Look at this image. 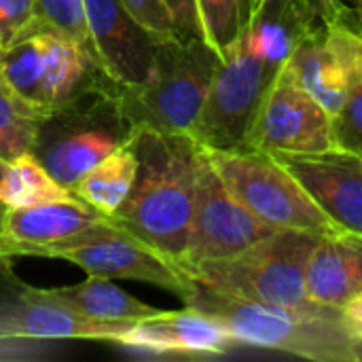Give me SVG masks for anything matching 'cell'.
<instances>
[{
    "mask_svg": "<svg viewBox=\"0 0 362 362\" xmlns=\"http://www.w3.org/2000/svg\"><path fill=\"white\" fill-rule=\"evenodd\" d=\"M246 148L269 155H314L335 148L333 115L297 81L288 59L261 102Z\"/></svg>",
    "mask_w": 362,
    "mask_h": 362,
    "instance_id": "obj_8",
    "label": "cell"
},
{
    "mask_svg": "<svg viewBox=\"0 0 362 362\" xmlns=\"http://www.w3.org/2000/svg\"><path fill=\"white\" fill-rule=\"evenodd\" d=\"M6 212H8V206L0 199V252H4L2 244H4V218H6Z\"/></svg>",
    "mask_w": 362,
    "mask_h": 362,
    "instance_id": "obj_32",
    "label": "cell"
},
{
    "mask_svg": "<svg viewBox=\"0 0 362 362\" xmlns=\"http://www.w3.org/2000/svg\"><path fill=\"white\" fill-rule=\"evenodd\" d=\"M362 25L354 8L299 40L288 64L297 81L335 115L358 74Z\"/></svg>",
    "mask_w": 362,
    "mask_h": 362,
    "instance_id": "obj_10",
    "label": "cell"
},
{
    "mask_svg": "<svg viewBox=\"0 0 362 362\" xmlns=\"http://www.w3.org/2000/svg\"><path fill=\"white\" fill-rule=\"evenodd\" d=\"M34 257L62 259L89 276L144 282L174 293L185 303L195 291V280L172 259L119 229L110 218L72 240L40 248Z\"/></svg>",
    "mask_w": 362,
    "mask_h": 362,
    "instance_id": "obj_7",
    "label": "cell"
},
{
    "mask_svg": "<svg viewBox=\"0 0 362 362\" xmlns=\"http://www.w3.org/2000/svg\"><path fill=\"white\" fill-rule=\"evenodd\" d=\"M274 231L278 229L255 216L229 193L202 146L193 218L180 267L187 269L191 265L233 257Z\"/></svg>",
    "mask_w": 362,
    "mask_h": 362,
    "instance_id": "obj_9",
    "label": "cell"
},
{
    "mask_svg": "<svg viewBox=\"0 0 362 362\" xmlns=\"http://www.w3.org/2000/svg\"><path fill=\"white\" fill-rule=\"evenodd\" d=\"M206 155L229 193L274 229L314 235L337 231L333 221L276 155L255 148H206Z\"/></svg>",
    "mask_w": 362,
    "mask_h": 362,
    "instance_id": "obj_5",
    "label": "cell"
},
{
    "mask_svg": "<svg viewBox=\"0 0 362 362\" xmlns=\"http://www.w3.org/2000/svg\"><path fill=\"white\" fill-rule=\"evenodd\" d=\"M6 180H8V161L4 157H0V199L4 202V193H6Z\"/></svg>",
    "mask_w": 362,
    "mask_h": 362,
    "instance_id": "obj_31",
    "label": "cell"
},
{
    "mask_svg": "<svg viewBox=\"0 0 362 362\" xmlns=\"http://www.w3.org/2000/svg\"><path fill=\"white\" fill-rule=\"evenodd\" d=\"M81 102L59 110L68 123H64L53 136L40 132L34 148V155L47 172L68 191H72L93 165L117 151L129 136V129L121 119H115L112 123L100 121V115L112 104V100L106 108L93 106L91 110L78 108Z\"/></svg>",
    "mask_w": 362,
    "mask_h": 362,
    "instance_id": "obj_11",
    "label": "cell"
},
{
    "mask_svg": "<svg viewBox=\"0 0 362 362\" xmlns=\"http://www.w3.org/2000/svg\"><path fill=\"white\" fill-rule=\"evenodd\" d=\"M362 293V235L337 229L318 235L305 263L308 301L344 310Z\"/></svg>",
    "mask_w": 362,
    "mask_h": 362,
    "instance_id": "obj_17",
    "label": "cell"
},
{
    "mask_svg": "<svg viewBox=\"0 0 362 362\" xmlns=\"http://www.w3.org/2000/svg\"><path fill=\"white\" fill-rule=\"evenodd\" d=\"M55 297L70 303L78 312L108 322H136L148 316L159 314L161 310L146 305L144 301L132 297L123 288L110 282L104 276H89L72 286L49 288Z\"/></svg>",
    "mask_w": 362,
    "mask_h": 362,
    "instance_id": "obj_19",
    "label": "cell"
},
{
    "mask_svg": "<svg viewBox=\"0 0 362 362\" xmlns=\"http://www.w3.org/2000/svg\"><path fill=\"white\" fill-rule=\"evenodd\" d=\"M335 148L362 157V78L354 76L344 106L333 115Z\"/></svg>",
    "mask_w": 362,
    "mask_h": 362,
    "instance_id": "obj_25",
    "label": "cell"
},
{
    "mask_svg": "<svg viewBox=\"0 0 362 362\" xmlns=\"http://www.w3.org/2000/svg\"><path fill=\"white\" fill-rule=\"evenodd\" d=\"M68 195L72 193L47 172V168L34 153H23L8 161V180L4 193V204L8 208L36 206Z\"/></svg>",
    "mask_w": 362,
    "mask_h": 362,
    "instance_id": "obj_22",
    "label": "cell"
},
{
    "mask_svg": "<svg viewBox=\"0 0 362 362\" xmlns=\"http://www.w3.org/2000/svg\"><path fill=\"white\" fill-rule=\"evenodd\" d=\"M206 42L225 57L242 38L255 15V0H195Z\"/></svg>",
    "mask_w": 362,
    "mask_h": 362,
    "instance_id": "obj_21",
    "label": "cell"
},
{
    "mask_svg": "<svg viewBox=\"0 0 362 362\" xmlns=\"http://www.w3.org/2000/svg\"><path fill=\"white\" fill-rule=\"evenodd\" d=\"M221 55L202 36L176 34L155 45L153 68L138 85H119L112 102L127 129L191 136Z\"/></svg>",
    "mask_w": 362,
    "mask_h": 362,
    "instance_id": "obj_3",
    "label": "cell"
},
{
    "mask_svg": "<svg viewBox=\"0 0 362 362\" xmlns=\"http://www.w3.org/2000/svg\"><path fill=\"white\" fill-rule=\"evenodd\" d=\"M138 174V157L129 144V138L123 140V144L112 151L108 157H104L98 165H93L74 187L70 193H74L78 199L102 212L104 216H112L119 206L127 199L134 180Z\"/></svg>",
    "mask_w": 362,
    "mask_h": 362,
    "instance_id": "obj_18",
    "label": "cell"
},
{
    "mask_svg": "<svg viewBox=\"0 0 362 362\" xmlns=\"http://www.w3.org/2000/svg\"><path fill=\"white\" fill-rule=\"evenodd\" d=\"M127 138L138 157V174L110 221L180 265L193 218L202 144L187 134L146 127L132 129Z\"/></svg>",
    "mask_w": 362,
    "mask_h": 362,
    "instance_id": "obj_1",
    "label": "cell"
},
{
    "mask_svg": "<svg viewBox=\"0 0 362 362\" xmlns=\"http://www.w3.org/2000/svg\"><path fill=\"white\" fill-rule=\"evenodd\" d=\"M235 344L218 320L187 305L136 320L117 346L151 356H223Z\"/></svg>",
    "mask_w": 362,
    "mask_h": 362,
    "instance_id": "obj_14",
    "label": "cell"
},
{
    "mask_svg": "<svg viewBox=\"0 0 362 362\" xmlns=\"http://www.w3.org/2000/svg\"><path fill=\"white\" fill-rule=\"evenodd\" d=\"M318 235L278 229L246 250L185 272L199 284L218 293L276 305H303L305 263Z\"/></svg>",
    "mask_w": 362,
    "mask_h": 362,
    "instance_id": "obj_4",
    "label": "cell"
},
{
    "mask_svg": "<svg viewBox=\"0 0 362 362\" xmlns=\"http://www.w3.org/2000/svg\"><path fill=\"white\" fill-rule=\"evenodd\" d=\"M218 320L238 344L316 362L362 361V341L348 331L341 310L314 301L276 305L218 293L195 282L185 303Z\"/></svg>",
    "mask_w": 362,
    "mask_h": 362,
    "instance_id": "obj_2",
    "label": "cell"
},
{
    "mask_svg": "<svg viewBox=\"0 0 362 362\" xmlns=\"http://www.w3.org/2000/svg\"><path fill=\"white\" fill-rule=\"evenodd\" d=\"M263 0H255V11L259 8ZM291 8L297 13L299 21L305 28V36L322 25H327L329 21L350 13L352 8H348L341 0H288Z\"/></svg>",
    "mask_w": 362,
    "mask_h": 362,
    "instance_id": "obj_28",
    "label": "cell"
},
{
    "mask_svg": "<svg viewBox=\"0 0 362 362\" xmlns=\"http://www.w3.org/2000/svg\"><path fill=\"white\" fill-rule=\"evenodd\" d=\"M85 15L106 76L117 85L146 81L159 40L134 21L121 0H85Z\"/></svg>",
    "mask_w": 362,
    "mask_h": 362,
    "instance_id": "obj_15",
    "label": "cell"
},
{
    "mask_svg": "<svg viewBox=\"0 0 362 362\" xmlns=\"http://www.w3.org/2000/svg\"><path fill=\"white\" fill-rule=\"evenodd\" d=\"M350 2H352V8H354V13H356V17H358L362 25V0H350Z\"/></svg>",
    "mask_w": 362,
    "mask_h": 362,
    "instance_id": "obj_34",
    "label": "cell"
},
{
    "mask_svg": "<svg viewBox=\"0 0 362 362\" xmlns=\"http://www.w3.org/2000/svg\"><path fill=\"white\" fill-rule=\"evenodd\" d=\"M108 221L74 193L25 208H8L4 218V255L34 257L40 248L62 244Z\"/></svg>",
    "mask_w": 362,
    "mask_h": 362,
    "instance_id": "obj_16",
    "label": "cell"
},
{
    "mask_svg": "<svg viewBox=\"0 0 362 362\" xmlns=\"http://www.w3.org/2000/svg\"><path fill=\"white\" fill-rule=\"evenodd\" d=\"M280 68L282 64L255 55L240 38L221 57L191 136L204 148H246L255 117Z\"/></svg>",
    "mask_w": 362,
    "mask_h": 362,
    "instance_id": "obj_6",
    "label": "cell"
},
{
    "mask_svg": "<svg viewBox=\"0 0 362 362\" xmlns=\"http://www.w3.org/2000/svg\"><path fill=\"white\" fill-rule=\"evenodd\" d=\"M132 325L91 318L55 297L49 288L19 284L15 305L0 316V341L93 339L119 344Z\"/></svg>",
    "mask_w": 362,
    "mask_h": 362,
    "instance_id": "obj_12",
    "label": "cell"
},
{
    "mask_svg": "<svg viewBox=\"0 0 362 362\" xmlns=\"http://www.w3.org/2000/svg\"><path fill=\"white\" fill-rule=\"evenodd\" d=\"M170 19L176 28L178 34L185 36H202V25H199V17H197V6L195 0H163Z\"/></svg>",
    "mask_w": 362,
    "mask_h": 362,
    "instance_id": "obj_29",
    "label": "cell"
},
{
    "mask_svg": "<svg viewBox=\"0 0 362 362\" xmlns=\"http://www.w3.org/2000/svg\"><path fill=\"white\" fill-rule=\"evenodd\" d=\"M42 74H45V42L42 32H36L13 47L0 51V81L19 100L40 112L42 106Z\"/></svg>",
    "mask_w": 362,
    "mask_h": 362,
    "instance_id": "obj_20",
    "label": "cell"
},
{
    "mask_svg": "<svg viewBox=\"0 0 362 362\" xmlns=\"http://www.w3.org/2000/svg\"><path fill=\"white\" fill-rule=\"evenodd\" d=\"M337 229L362 235V157L339 148L276 155Z\"/></svg>",
    "mask_w": 362,
    "mask_h": 362,
    "instance_id": "obj_13",
    "label": "cell"
},
{
    "mask_svg": "<svg viewBox=\"0 0 362 362\" xmlns=\"http://www.w3.org/2000/svg\"><path fill=\"white\" fill-rule=\"evenodd\" d=\"M8 267H11V257L0 252V272H8Z\"/></svg>",
    "mask_w": 362,
    "mask_h": 362,
    "instance_id": "obj_33",
    "label": "cell"
},
{
    "mask_svg": "<svg viewBox=\"0 0 362 362\" xmlns=\"http://www.w3.org/2000/svg\"><path fill=\"white\" fill-rule=\"evenodd\" d=\"M358 72H361V78H362V53H361V57H358Z\"/></svg>",
    "mask_w": 362,
    "mask_h": 362,
    "instance_id": "obj_35",
    "label": "cell"
},
{
    "mask_svg": "<svg viewBox=\"0 0 362 362\" xmlns=\"http://www.w3.org/2000/svg\"><path fill=\"white\" fill-rule=\"evenodd\" d=\"M42 32L38 0H0V51Z\"/></svg>",
    "mask_w": 362,
    "mask_h": 362,
    "instance_id": "obj_26",
    "label": "cell"
},
{
    "mask_svg": "<svg viewBox=\"0 0 362 362\" xmlns=\"http://www.w3.org/2000/svg\"><path fill=\"white\" fill-rule=\"evenodd\" d=\"M344 322L348 327V331L352 333V337H356L362 341V293H358L344 310H341Z\"/></svg>",
    "mask_w": 362,
    "mask_h": 362,
    "instance_id": "obj_30",
    "label": "cell"
},
{
    "mask_svg": "<svg viewBox=\"0 0 362 362\" xmlns=\"http://www.w3.org/2000/svg\"><path fill=\"white\" fill-rule=\"evenodd\" d=\"M45 121L0 81V157L13 161L23 153H34Z\"/></svg>",
    "mask_w": 362,
    "mask_h": 362,
    "instance_id": "obj_23",
    "label": "cell"
},
{
    "mask_svg": "<svg viewBox=\"0 0 362 362\" xmlns=\"http://www.w3.org/2000/svg\"><path fill=\"white\" fill-rule=\"evenodd\" d=\"M121 2L129 11L134 21L142 30H146L153 38L165 40L178 34L163 0H121Z\"/></svg>",
    "mask_w": 362,
    "mask_h": 362,
    "instance_id": "obj_27",
    "label": "cell"
},
{
    "mask_svg": "<svg viewBox=\"0 0 362 362\" xmlns=\"http://www.w3.org/2000/svg\"><path fill=\"white\" fill-rule=\"evenodd\" d=\"M38 17H40L42 30H51L76 42L85 51V55L95 66L102 68L91 32H89L87 15H85V0H38Z\"/></svg>",
    "mask_w": 362,
    "mask_h": 362,
    "instance_id": "obj_24",
    "label": "cell"
}]
</instances>
